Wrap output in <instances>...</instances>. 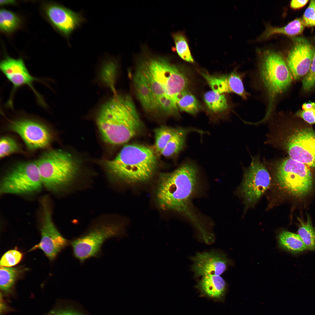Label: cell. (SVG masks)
<instances>
[{"label":"cell","mask_w":315,"mask_h":315,"mask_svg":"<svg viewBox=\"0 0 315 315\" xmlns=\"http://www.w3.org/2000/svg\"><path fill=\"white\" fill-rule=\"evenodd\" d=\"M176 104L179 109L190 114H194L198 111L199 105L195 96L186 89L177 96Z\"/></svg>","instance_id":"d4e9b609"},{"label":"cell","mask_w":315,"mask_h":315,"mask_svg":"<svg viewBox=\"0 0 315 315\" xmlns=\"http://www.w3.org/2000/svg\"><path fill=\"white\" fill-rule=\"evenodd\" d=\"M192 131H196L201 134L203 133L202 131L193 128L177 129L160 154L165 157H170L178 153L186 145L188 134Z\"/></svg>","instance_id":"ffe728a7"},{"label":"cell","mask_w":315,"mask_h":315,"mask_svg":"<svg viewBox=\"0 0 315 315\" xmlns=\"http://www.w3.org/2000/svg\"><path fill=\"white\" fill-rule=\"evenodd\" d=\"M175 49L179 56L183 60L193 62L192 57L186 38L182 33H177L173 35Z\"/></svg>","instance_id":"83f0119b"},{"label":"cell","mask_w":315,"mask_h":315,"mask_svg":"<svg viewBox=\"0 0 315 315\" xmlns=\"http://www.w3.org/2000/svg\"><path fill=\"white\" fill-rule=\"evenodd\" d=\"M267 143L283 148L290 158L315 168V131L309 128L285 131L276 125L270 129Z\"/></svg>","instance_id":"8992f818"},{"label":"cell","mask_w":315,"mask_h":315,"mask_svg":"<svg viewBox=\"0 0 315 315\" xmlns=\"http://www.w3.org/2000/svg\"><path fill=\"white\" fill-rule=\"evenodd\" d=\"M293 44L288 53L286 62L295 80L305 76L310 69L315 48L307 40L294 38Z\"/></svg>","instance_id":"9a60e30c"},{"label":"cell","mask_w":315,"mask_h":315,"mask_svg":"<svg viewBox=\"0 0 315 315\" xmlns=\"http://www.w3.org/2000/svg\"><path fill=\"white\" fill-rule=\"evenodd\" d=\"M46 13L52 24L67 38L86 21L81 12H75L60 5L48 6Z\"/></svg>","instance_id":"2e32d148"},{"label":"cell","mask_w":315,"mask_h":315,"mask_svg":"<svg viewBox=\"0 0 315 315\" xmlns=\"http://www.w3.org/2000/svg\"><path fill=\"white\" fill-rule=\"evenodd\" d=\"M308 1V0H293L290 3L291 7L293 9H297L300 8L305 6Z\"/></svg>","instance_id":"d590c367"},{"label":"cell","mask_w":315,"mask_h":315,"mask_svg":"<svg viewBox=\"0 0 315 315\" xmlns=\"http://www.w3.org/2000/svg\"><path fill=\"white\" fill-rule=\"evenodd\" d=\"M20 150L18 144L13 139L6 136L1 138L0 141V157L1 158L18 152Z\"/></svg>","instance_id":"f546056e"},{"label":"cell","mask_w":315,"mask_h":315,"mask_svg":"<svg viewBox=\"0 0 315 315\" xmlns=\"http://www.w3.org/2000/svg\"><path fill=\"white\" fill-rule=\"evenodd\" d=\"M96 122L103 140L113 145L128 141L136 134L141 125L131 97L117 94L103 106Z\"/></svg>","instance_id":"7a4b0ae2"},{"label":"cell","mask_w":315,"mask_h":315,"mask_svg":"<svg viewBox=\"0 0 315 315\" xmlns=\"http://www.w3.org/2000/svg\"><path fill=\"white\" fill-rule=\"evenodd\" d=\"M41 213L40 242L30 251L40 249L50 260L70 244L60 234L55 226L52 218L51 209L48 199L44 196L41 200Z\"/></svg>","instance_id":"8fae6325"},{"label":"cell","mask_w":315,"mask_h":315,"mask_svg":"<svg viewBox=\"0 0 315 315\" xmlns=\"http://www.w3.org/2000/svg\"><path fill=\"white\" fill-rule=\"evenodd\" d=\"M204 99L208 108L215 113L224 112L228 107L227 100L225 95L213 90L205 93L204 95Z\"/></svg>","instance_id":"603a6c76"},{"label":"cell","mask_w":315,"mask_h":315,"mask_svg":"<svg viewBox=\"0 0 315 315\" xmlns=\"http://www.w3.org/2000/svg\"><path fill=\"white\" fill-rule=\"evenodd\" d=\"M43 184L36 161L17 164L3 178L1 194H25L38 191Z\"/></svg>","instance_id":"30bf717a"},{"label":"cell","mask_w":315,"mask_h":315,"mask_svg":"<svg viewBox=\"0 0 315 315\" xmlns=\"http://www.w3.org/2000/svg\"><path fill=\"white\" fill-rule=\"evenodd\" d=\"M10 130L18 134L27 147L31 150L46 148L52 140V135L44 123L27 118H21L11 121Z\"/></svg>","instance_id":"4fadbf2b"},{"label":"cell","mask_w":315,"mask_h":315,"mask_svg":"<svg viewBox=\"0 0 315 315\" xmlns=\"http://www.w3.org/2000/svg\"><path fill=\"white\" fill-rule=\"evenodd\" d=\"M15 1L14 0H0V4L1 5L11 4L14 3Z\"/></svg>","instance_id":"74e56055"},{"label":"cell","mask_w":315,"mask_h":315,"mask_svg":"<svg viewBox=\"0 0 315 315\" xmlns=\"http://www.w3.org/2000/svg\"><path fill=\"white\" fill-rule=\"evenodd\" d=\"M22 257V254L15 250H11L6 252L2 257L0 266L10 267L14 266L20 262Z\"/></svg>","instance_id":"4dcf8cb0"},{"label":"cell","mask_w":315,"mask_h":315,"mask_svg":"<svg viewBox=\"0 0 315 315\" xmlns=\"http://www.w3.org/2000/svg\"><path fill=\"white\" fill-rule=\"evenodd\" d=\"M184 73L167 58L147 56L140 60L133 77L134 91L145 110L177 116L176 99L186 88Z\"/></svg>","instance_id":"6da1fadb"},{"label":"cell","mask_w":315,"mask_h":315,"mask_svg":"<svg viewBox=\"0 0 315 315\" xmlns=\"http://www.w3.org/2000/svg\"><path fill=\"white\" fill-rule=\"evenodd\" d=\"M191 259L192 270L196 276L220 275L226 270L228 263L224 255L213 251L197 253Z\"/></svg>","instance_id":"e0dca14e"},{"label":"cell","mask_w":315,"mask_h":315,"mask_svg":"<svg viewBox=\"0 0 315 315\" xmlns=\"http://www.w3.org/2000/svg\"><path fill=\"white\" fill-rule=\"evenodd\" d=\"M176 130L164 126L155 130V147L157 152L160 153Z\"/></svg>","instance_id":"4316f807"},{"label":"cell","mask_w":315,"mask_h":315,"mask_svg":"<svg viewBox=\"0 0 315 315\" xmlns=\"http://www.w3.org/2000/svg\"><path fill=\"white\" fill-rule=\"evenodd\" d=\"M121 226L115 223L94 225L81 235L70 242L73 256L81 263L102 255V247L108 239L122 236Z\"/></svg>","instance_id":"9c48e42d"},{"label":"cell","mask_w":315,"mask_h":315,"mask_svg":"<svg viewBox=\"0 0 315 315\" xmlns=\"http://www.w3.org/2000/svg\"><path fill=\"white\" fill-rule=\"evenodd\" d=\"M302 107L303 110L305 111L315 109V102L304 103L302 105Z\"/></svg>","instance_id":"8d00e7d4"},{"label":"cell","mask_w":315,"mask_h":315,"mask_svg":"<svg viewBox=\"0 0 315 315\" xmlns=\"http://www.w3.org/2000/svg\"><path fill=\"white\" fill-rule=\"evenodd\" d=\"M100 163L113 178L135 184L146 182L152 177L157 160L150 148L133 144L125 146L114 159L101 160Z\"/></svg>","instance_id":"277c9868"},{"label":"cell","mask_w":315,"mask_h":315,"mask_svg":"<svg viewBox=\"0 0 315 315\" xmlns=\"http://www.w3.org/2000/svg\"><path fill=\"white\" fill-rule=\"evenodd\" d=\"M48 315H80L78 314L69 310H53Z\"/></svg>","instance_id":"e575fe53"},{"label":"cell","mask_w":315,"mask_h":315,"mask_svg":"<svg viewBox=\"0 0 315 315\" xmlns=\"http://www.w3.org/2000/svg\"><path fill=\"white\" fill-rule=\"evenodd\" d=\"M297 115L310 124L315 123V109L301 111Z\"/></svg>","instance_id":"836d02e7"},{"label":"cell","mask_w":315,"mask_h":315,"mask_svg":"<svg viewBox=\"0 0 315 315\" xmlns=\"http://www.w3.org/2000/svg\"><path fill=\"white\" fill-rule=\"evenodd\" d=\"M273 166L275 181L282 190L298 197H303L312 191L313 176L306 164L289 158L278 161Z\"/></svg>","instance_id":"52a82bcc"},{"label":"cell","mask_w":315,"mask_h":315,"mask_svg":"<svg viewBox=\"0 0 315 315\" xmlns=\"http://www.w3.org/2000/svg\"><path fill=\"white\" fill-rule=\"evenodd\" d=\"M0 69L7 79L13 85V89L8 102V106L12 105V99L17 89L24 85L29 86L33 91L40 103L45 106L41 96L35 90L33 85L35 81L40 80L32 76L28 71L21 58L15 59L7 57L0 63Z\"/></svg>","instance_id":"5bb4252c"},{"label":"cell","mask_w":315,"mask_h":315,"mask_svg":"<svg viewBox=\"0 0 315 315\" xmlns=\"http://www.w3.org/2000/svg\"><path fill=\"white\" fill-rule=\"evenodd\" d=\"M20 20L13 13L5 9L0 11V28L2 31L7 32H11L18 26Z\"/></svg>","instance_id":"f1b7e54d"},{"label":"cell","mask_w":315,"mask_h":315,"mask_svg":"<svg viewBox=\"0 0 315 315\" xmlns=\"http://www.w3.org/2000/svg\"><path fill=\"white\" fill-rule=\"evenodd\" d=\"M305 27L302 18H300L296 19L282 27L268 25L260 38L262 40L266 39L276 34H281L290 36H296L302 33Z\"/></svg>","instance_id":"44dd1931"},{"label":"cell","mask_w":315,"mask_h":315,"mask_svg":"<svg viewBox=\"0 0 315 315\" xmlns=\"http://www.w3.org/2000/svg\"><path fill=\"white\" fill-rule=\"evenodd\" d=\"M302 85L303 89L307 91L315 86V49L310 69L302 80Z\"/></svg>","instance_id":"1f68e13d"},{"label":"cell","mask_w":315,"mask_h":315,"mask_svg":"<svg viewBox=\"0 0 315 315\" xmlns=\"http://www.w3.org/2000/svg\"><path fill=\"white\" fill-rule=\"evenodd\" d=\"M18 269L0 266V287L3 292L9 291L20 274Z\"/></svg>","instance_id":"484cf974"},{"label":"cell","mask_w":315,"mask_h":315,"mask_svg":"<svg viewBox=\"0 0 315 315\" xmlns=\"http://www.w3.org/2000/svg\"><path fill=\"white\" fill-rule=\"evenodd\" d=\"M198 175L197 166L189 162L172 172L162 174L155 193L159 207L163 210L184 213L193 219L189 206L196 190Z\"/></svg>","instance_id":"3957f363"},{"label":"cell","mask_w":315,"mask_h":315,"mask_svg":"<svg viewBox=\"0 0 315 315\" xmlns=\"http://www.w3.org/2000/svg\"><path fill=\"white\" fill-rule=\"evenodd\" d=\"M260 75L270 99V106L276 97L290 85L292 76L281 55L270 50L264 51L261 58Z\"/></svg>","instance_id":"ba28073f"},{"label":"cell","mask_w":315,"mask_h":315,"mask_svg":"<svg viewBox=\"0 0 315 315\" xmlns=\"http://www.w3.org/2000/svg\"><path fill=\"white\" fill-rule=\"evenodd\" d=\"M271 178L265 167L259 159L253 158L244 173L240 192L248 206L256 203L270 187Z\"/></svg>","instance_id":"7c38bea8"},{"label":"cell","mask_w":315,"mask_h":315,"mask_svg":"<svg viewBox=\"0 0 315 315\" xmlns=\"http://www.w3.org/2000/svg\"><path fill=\"white\" fill-rule=\"evenodd\" d=\"M36 162L43 185L53 191L69 186L79 171L78 164L73 157L60 150L48 151Z\"/></svg>","instance_id":"5b68a950"},{"label":"cell","mask_w":315,"mask_h":315,"mask_svg":"<svg viewBox=\"0 0 315 315\" xmlns=\"http://www.w3.org/2000/svg\"><path fill=\"white\" fill-rule=\"evenodd\" d=\"M201 73L212 90L221 94L234 92L243 98H246L242 79L236 72L219 75L204 72Z\"/></svg>","instance_id":"ac0fdd59"},{"label":"cell","mask_w":315,"mask_h":315,"mask_svg":"<svg viewBox=\"0 0 315 315\" xmlns=\"http://www.w3.org/2000/svg\"><path fill=\"white\" fill-rule=\"evenodd\" d=\"M300 222L298 232L307 250L315 251V229L309 217L307 216L306 222L299 219Z\"/></svg>","instance_id":"cb8c5ba5"},{"label":"cell","mask_w":315,"mask_h":315,"mask_svg":"<svg viewBox=\"0 0 315 315\" xmlns=\"http://www.w3.org/2000/svg\"><path fill=\"white\" fill-rule=\"evenodd\" d=\"M305 26H315V0H311L302 18Z\"/></svg>","instance_id":"d6a6232c"},{"label":"cell","mask_w":315,"mask_h":315,"mask_svg":"<svg viewBox=\"0 0 315 315\" xmlns=\"http://www.w3.org/2000/svg\"><path fill=\"white\" fill-rule=\"evenodd\" d=\"M278 242L281 248L292 253H298L307 250L298 234L288 231H284L279 234Z\"/></svg>","instance_id":"7402d4cb"},{"label":"cell","mask_w":315,"mask_h":315,"mask_svg":"<svg viewBox=\"0 0 315 315\" xmlns=\"http://www.w3.org/2000/svg\"><path fill=\"white\" fill-rule=\"evenodd\" d=\"M197 287L203 294L216 299L223 297L226 290L225 281L219 275H208L202 276Z\"/></svg>","instance_id":"d6986e66"}]
</instances>
